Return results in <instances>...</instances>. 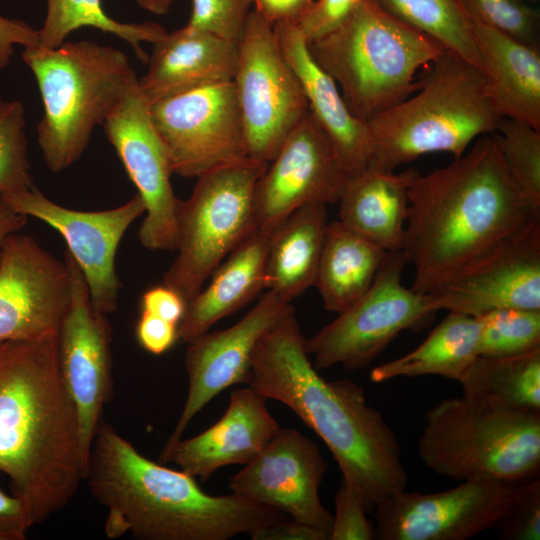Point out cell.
I'll return each instance as SVG.
<instances>
[{
  "mask_svg": "<svg viewBox=\"0 0 540 540\" xmlns=\"http://www.w3.org/2000/svg\"><path fill=\"white\" fill-rule=\"evenodd\" d=\"M479 329L476 317L448 312L417 348L375 367L371 380L436 375L459 382L479 356Z\"/></svg>",
  "mask_w": 540,
  "mask_h": 540,
  "instance_id": "cell-30",
  "label": "cell"
},
{
  "mask_svg": "<svg viewBox=\"0 0 540 540\" xmlns=\"http://www.w3.org/2000/svg\"><path fill=\"white\" fill-rule=\"evenodd\" d=\"M476 318L479 356H516L540 347V310L506 308Z\"/></svg>",
  "mask_w": 540,
  "mask_h": 540,
  "instance_id": "cell-34",
  "label": "cell"
},
{
  "mask_svg": "<svg viewBox=\"0 0 540 540\" xmlns=\"http://www.w3.org/2000/svg\"><path fill=\"white\" fill-rule=\"evenodd\" d=\"M252 4L253 0H192L188 25L238 43Z\"/></svg>",
  "mask_w": 540,
  "mask_h": 540,
  "instance_id": "cell-38",
  "label": "cell"
},
{
  "mask_svg": "<svg viewBox=\"0 0 540 540\" xmlns=\"http://www.w3.org/2000/svg\"><path fill=\"white\" fill-rule=\"evenodd\" d=\"M513 486L493 480H466L436 493H394L381 499L373 510V539L467 540L499 526Z\"/></svg>",
  "mask_w": 540,
  "mask_h": 540,
  "instance_id": "cell-13",
  "label": "cell"
},
{
  "mask_svg": "<svg viewBox=\"0 0 540 540\" xmlns=\"http://www.w3.org/2000/svg\"><path fill=\"white\" fill-rule=\"evenodd\" d=\"M472 25L495 111L540 131L539 47L478 21Z\"/></svg>",
  "mask_w": 540,
  "mask_h": 540,
  "instance_id": "cell-25",
  "label": "cell"
},
{
  "mask_svg": "<svg viewBox=\"0 0 540 540\" xmlns=\"http://www.w3.org/2000/svg\"><path fill=\"white\" fill-rule=\"evenodd\" d=\"M233 79L249 158L269 163L309 111L303 87L283 55L273 24L251 10L237 43Z\"/></svg>",
  "mask_w": 540,
  "mask_h": 540,
  "instance_id": "cell-10",
  "label": "cell"
},
{
  "mask_svg": "<svg viewBox=\"0 0 540 540\" xmlns=\"http://www.w3.org/2000/svg\"><path fill=\"white\" fill-rule=\"evenodd\" d=\"M387 252L341 221L326 228L314 286L327 311L341 313L373 283Z\"/></svg>",
  "mask_w": 540,
  "mask_h": 540,
  "instance_id": "cell-29",
  "label": "cell"
},
{
  "mask_svg": "<svg viewBox=\"0 0 540 540\" xmlns=\"http://www.w3.org/2000/svg\"><path fill=\"white\" fill-rule=\"evenodd\" d=\"M21 57L43 104L38 145L48 169L62 172L83 155L95 127L139 78L122 50L92 41L27 47Z\"/></svg>",
  "mask_w": 540,
  "mask_h": 540,
  "instance_id": "cell-6",
  "label": "cell"
},
{
  "mask_svg": "<svg viewBox=\"0 0 540 540\" xmlns=\"http://www.w3.org/2000/svg\"><path fill=\"white\" fill-rule=\"evenodd\" d=\"M501 540L540 539V480L514 484L508 509L499 526Z\"/></svg>",
  "mask_w": 540,
  "mask_h": 540,
  "instance_id": "cell-39",
  "label": "cell"
},
{
  "mask_svg": "<svg viewBox=\"0 0 540 540\" xmlns=\"http://www.w3.org/2000/svg\"><path fill=\"white\" fill-rule=\"evenodd\" d=\"M427 294L434 312L479 317L506 308L540 310V219L506 236Z\"/></svg>",
  "mask_w": 540,
  "mask_h": 540,
  "instance_id": "cell-16",
  "label": "cell"
},
{
  "mask_svg": "<svg viewBox=\"0 0 540 540\" xmlns=\"http://www.w3.org/2000/svg\"><path fill=\"white\" fill-rule=\"evenodd\" d=\"M102 126L145 205V217L138 230L139 242L151 251H175L179 199L171 185L173 172L166 147L139 81Z\"/></svg>",
  "mask_w": 540,
  "mask_h": 540,
  "instance_id": "cell-15",
  "label": "cell"
},
{
  "mask_svg": "<svg viewBox=\"0 0 540 540\" xmlns=\"http://www.w3.org/2000/svg\"><path fill=\"white\" fill-rule=\"evenodd\" d=\"M252 540H330L324 531L296 520H281L251 533Z\"/></svg>",
  "mask_w": 540,
  "mask_h": 540,
  "instance_id": "cell-46",
  "label": "cell"
},
{
  "mask_svg": "<svg viewBox=\"0 0 540 540\" xmlns=\"http://www.w3.org/2000/svg\"><path fill=\"white\" fill-rule=\"evenodd\" d=\"M350 175L308 111L258 178L253 192L256 229L271 232L307 204L338 203Z\"/></svg>",
  "mask_w": 540,
  "mask_h": 540,
  "instance_id": "cell-18",
  "label": "cell"
},
{
  "mask_svg": "<svg viewBox=\"0 0 540 540\" xmlns=\"http://www.w3.org/2000/svg\"><path fill=\"white\" fill-rule=\"evenodd\" d=\"M267 400L249 385L234 390L216 423L196 436L166 444L160 462L177 464L202 481L224 466L248 464L280 428L267 408Z\"/></svg>",
  "mask_w": 540,
  "mask_h": 540,
  "instance_id": "cell-22",
  "label": "cell"
},
{
  "mask_svg": "<svg viewBox=\"0 0 540 540\" xmlns=\"http://www.w3.org/2000/svg\"><path fill=\"white\" fill-rule=\"evenodd\" d=\"M268 163L252 158L197 177L190 197L178 201L177 255L163 284L188 303L218 265L256 230L253 192Z\"/></svg>",
  "mask_w": 540,
  "mask_h": 540,
  "instance_id": "cell-9",
  "label": "cell"
},
{
  "mask_svg": "<svg viewBox=\"0 0 540 540\" xmlns=\"http://www.w3.org/2000/svg\"><path fill=\"white\" fill-rule=\"evenodd\" d=\"M459 383L462 395L540 412V347L516 356H478Z\"/></svg>",
  "mask_w": 540,
  "mask_h": 540,
  "instance_id": "cell-31",
  "label": "cell"
},
{
  "mask_svg": "<svg viewBox=\"0 0 540 540\" xmlns=\"http://www.w3.org/2000/svg\"><path fill=\"white\" fill-rule=\"evenodd\" d=\"M0 199L15 212L37 218L59 232L86 280L92 306L106 315L116 311L121 288L115 267L117 250L131 224L145 214L138 193L120 206L101 211L64 207L35 186L2 194Z\"/></svg>",
  "mask_w": 540,
  "mask_h": 540,
  "instance_id": "cell-14",
  "label": "cell"
},
{
  "mask_svg": "<svg viewBox=\"0 0 540 540\" xmlns=\"http://www.w3.org/2000/svg\"><path fill=\"white\" fill-rule=\"evenodd\" d=\"M28 217L15 212L0 199V256L4 239L12 233L19 232L27 224Z\"/></svg>",
  "mask_w": 540,
  "mask_h": 540,
  "instance_id": "cell-48",
  "label": "cell"
},
{
  "mask_svg": "<svg viewBox=\"0 0 540 540\" xmlns=\"http://www.w3.org/2000/svg\"><path fill=\"white\" fill-rule=\"evenodd\" d=\"M273 29L303 87L309 112L329 139L344 170L352 176L368 168L372 141L367 122L350 111L335 81L310 54L308 42L295 23H276Z\"/></svg>",
  "mask_w": 540,
  "mask_h": 540,
  "instance_id": "cell-23",
  "label": "cell"
},
{
  "mask_svg": "<svg viewBox=\"0 0 540 540\" xmlns=\"http://www.w3.org/2000/svg\"><path fill=\"white\" fill-rule=\"evenodd\" d=\"M424 418L418 454L438 475L512 484L539 475L540 412L462 395L441 400Z\"/></svg>",
  "mask_w": 540,
  "mask_h": 540,
  "instance_id": "cell-8",
  "label": "cell"
},
{
  "mask_svg": "<svg viewBox=\"0 0 540 540\" xmlns=\"http://www.w3.org/2000/svg\"><path fill=\"white\" fill-rule=\"evenodd\" d=\"M330 540H371L373 524L356 490L342 478L335 493Z\"/></svg>",
  "mask_w": 540,
  "mask_h": 540,
  "instance_id": "cell-40",
  "label": "cell"
},
{
  "mask_svg": "<svg viewBox=\"0 0 540 540\" xmlns=\"http://www.w3.org/2000/svg\"><path fill=\"white\" fill-rule=\"evenodd\" d=\"M135 2L152 14L164 15L169 12L174 0H135Z\"/></svg>",
  "mask_w": 540,
  "mask_h": 540,
  "instance_id": "cell-49",
  "label": "cell"
},
{
  "mask_svg": "<svg viewBox=\"0 0 540 540\" xmlns=\"http://www.w3.org/2000/svg\"><path fill=\"white\" fill-rule=\"evenodd\" d=\"M57 335L0 343V472L33 525L70 503L87 469Z\"/></svg>",
  "mask_w": 540,
  "mask_h": 540,
  "instance_id": "cell-3",
  "label": "cell"
},
{
  "mask_svg": "<svg viewBox=\"0 0 540 540\" xmlns=\"http://www.w3.org/2000/svg\"><path fill=\"white\" fill-rule=\"evenodd\" d=\"M247 385L286 405L319 436L367 513L381 499L405 490L408 474L394 431L360 385L320 376L295 309L258 341Z\"/></svg>",
  "mask_w": 540,
  "mask_h": 540,
  "instance_id": "cell-1",
  "label": "cell"
},
{
  "mask_svg": "<svg viewBox=\"0 0 540 540\" xmlns=\"http://www.w3.org/2000/svg\"><path fill=\"white\" fill-rule=\"evenodd\" d=\"M150 105L173 174L197 178L248 158L233 81L195 88Z\"/></svg>",
  "mask_w": 540,
  "mask_h": 540,
  "instance_id": "cell-12",
  "label": "cell"
},
{
  "mask_svg": "<svg viewBox=\"0 0 540 540\" xmlns=\"http://www.w3.org/2000/svg\"><path fill=\"white\" fill-rule=\"evenodd\" d=\"M471 20L539 47V14L523 0H463Z\"/></svg>",
  "mask_w": 540,
  "mask_h": 540,
  "instance_id": "cell-37",
  "label": "cell"
},
{
  "mask_svg": "<svg viewBox=\"0 0 540 540\" xmlns=\"http://www.w3.org/2000/svg\"><path fill=\"white\" fill-rule=\"evenodd\" d=\"M47 13L43 26L38 29L39 46L55 48L66 37L82 27H92L111 33L127 42L137 58L147 63L149 56L142 43H155L167 34L159 24L152 22L123 23L108 16L101 0H46Z\"/></svg>",
  "mask_w": 540,
  "mask_h": 540,
  "instance_id": "cell-32",
  "label": "cell"
},
{
  "mask_svg": "<svg viewBox=\"0 0 540 540\" xmlns=\"http://www.w3.org/2000/svg\"><path fill=\"white\" fill-rule=\"evenodd\" d=\"M270 234L254 230L218 265L210 282L187 303L178 325L179 339L189 343L266 289Z\"/></svg>",
  "mask_w": 540,
  "mask_h": 540,
  "instance_id": "cell-26",
  "label": "cell"
},
{
  "mask_svg": "<svg viewBox=\"0 0 540 540\" xmlns=\"http://www.w3.org/2000/svg\"><path fill=\"white\" fill-rule=\"evenodd\" d=\"M71 300L66 262L15 232L0 256V343L58 333Z\"/></svg>",
  "mask_w": 540,
  "mask_h": 540,
  "instance_id": "cell-19",
  "label": "cell"
},
{
  "mask_svg": "<svg viewBox=\"0 0 540 540\" xmlns=\"http://www.w3.org/2000/svg\"><path fill=\"white\" fill-rule=\"evenodd\" d=\"M540 219L506 169L492 134L408 188L402 252L414 268L412 289L427 294L506 236Z\"/></svg>",
  "mask_w": 540,
  "mask_h": 540,
  "instance_id": "cell-2",
  "label": "cell"
},
{
  "mask_svg": "<svg viewBox=\"0 0 540 540\" xmlns=\"http://www.w3.org/2000/svg\"><path fill=\"white\" fill-rule=\"evenodd\" d=\"M492 136L509 174L540 206V131L512 119L501 118Z\"/></svg>",
  "mask_w": 540,
  "mask_h": 540,
  "instance_id": "cell-35",
  "label": "cell"
},
{
  "mask_svg": "<svg viewBox=\"0 0 540 540\" xmlns=\"http://www.w3.org/2000/svg\"><path fill=\"white\" fill-rule=\"evenodd\" d=\"M19 45L23 48L39 45L38 29L0 14V70L8 66Z\"/></svg>",
  "mask_w": 540,
  "mask_h": 540,
  "instance_id": "cell-45",
  "label": "cell"
},
{
  "mask_svg": "<svg viewBox=\"0 0 540 540\" xmlns=\"http://www.w3.org/2000/svg\"><path fill=\"white\" fill-rule=\"evenodd\" d=\"M25 124L22 102L0 97V195L34 186L27 155Z\"/></svg>",
  "mask_w": 540,
  "mask_h": 540,
  "instance_id": "cell-36",
  "label": "cell"
},
{
  "mask_svg": "<svg viewBox=\"0 0 540 540\" xmlns=\"http://www.w3.org/2000/svg\"><path fill=\"white\" fill-rule=\"evenodd\" d=\"M328 223L327 205L314 203L296 209L271 231L266 290L291 303L314 286Z\"/></svg>",
  "mask_w": 540,
  "mask_h": 540,
  "instance_id": "cell-28",
  "label": "cell"
},
{
  "mask_svg": "<svg viewBox=\"0 0 540 540\" xmlns=\"http://www.w3.org/2000/svg\"><path fill=\"white\" fill-rule=\"evenodd\" d=\"M237 43L186 25L153 43L141 92L152 104L195 88L233 81Z\"/></svg>",
  "mask_w": 540,
  "mask_h": 540,
  "instance_id": "cell-24",
  "label": "cell"
},
{
  "mask_svg": "<svg viewBox=\"0 0 540 540\" xmlns=\"http://www.w3.org/2000/svg\"><path fill=\"white\" fill-rule=\"evenodd\" d=\"M140 309L166 321L179 325L187 302L173 288L163 284L147 289L141 296Z\"/></svg>",
  "mask_w": 540,
  "mask_h": 540,
  "instance_id": "cell-43",
  "label": "cell"
},
{
  "mask_svg": "<svg viewBox=\"0 0 540 540\" xmlns=\"http://www.w3.org/2000/svg\"><path fill=\"white\" fill-rule=\"evenodd\" d=\"M32 526L24 502L0 489V540H23Z\"/></svg>",
  "mask_w": 540,
  "mask_h": 540,
  "instance_id": "cell-44",
  "label": "cell"
},
{
  "mask_svg": "<svg viewBox=\"0 0 540 540\" xmlns=\"http://www.w3.org/2000/svg\"><path fill=\"white\" fill-rule=\"evenodd\" d=\"M419 172L368 167L349 177L338 201L339 221L386 252L401 251L408 188Z\"/></svg>",
  "mask_w": 540,
  "mask_h": 540,
  "instance_id": "cell-27",
  "label": "cell"
},
{
  "mask_svg": "<svg viewBox=\"0 0 540 540\" xmlns=\"http://www.w3.org/2000/svg\"><path fill=\"white\" fill-rule=\"evenodd\" d=\"M327 467L313 440L297 429L279 428L262 451L229 479V488L330 537L333 516L319 495Z\"/></svg>",
  "mask_w": 540,
  "mask_h": 540,
  "instance_id": "cell-20",
  "label": "cell"
},
{
  "mask_svg": "<svg viewBox=\"0 0 540 540\" xmlns=\"http://www.w3.org/2000/svg\"><path fill=\"white\" fill-rule=\"evenodd\" d=\"M363 0H316L296 23L308 43L336 30Z\"/></svg>",
  "mask_w": 540,
  "mask_h": 540,
  "instance_id": "cell-41",
  "label": "cell"
},
{
  "mask_svg": "<svg viewBox=\"0 0 540 540\" xmlns=\"http://www.w3.org/2000/svg\"><path fill=\"white\" fill-rule=\"evenodd\" d=\"M350 111L368 121L419 88L417 70L445 49L423 32L363 0L336 30L308 43Z\"/></svg>",
  "mask_w": 540,
  "mask_h": 540,
  "instance_id": "cell-7",
  "label": "cell"
},
{
  "mask_svg": "<svg viewBox=\"0 0 540 540\" xmlns=\"http://www.w3.org/2000/svg\"><path fill=\"white\" fill-rule=\"evenodd\" d=\"M135 336L145 351L161 355L179 339L178 325L141 311L135 326Z\"/></svg>",
  "mask_w": 540,
  "mask_h": 540,
  "instance_id": "cell-42",
  "label": "cell"
},
{
  "mask_svg": "<svg viewBox=\"0 0 540 540\" xmlns=\"http://www.w3.org/2000/svg\"><path fill=\"white\" fill-rule=\"evenodd\" d=\"M71 278V300L57 335L61 376L77 416L82 447L89 451L112 395V329L108 315L91 304L86 280L65 250Z\"/></svg>",
  "mask_w": 540,
  "mask_h": 540,
  "instance_id": "cell-17",
  "label": "cell"
},
{
  "mask_svg": "<svg viewBox=\"0 0 540 540\" xmlns=\"http://www.w3.org/2000/svg\"><path fill=\"white\" fill-rule=\"evenodd\" d=\"M429 65L414 95L367 121L369 167L391 172L434 152L458 158L475 140L495 132L501 117L482 70L448 50Z\"/></svg>",
  "mask_w": 540,
  "mask_h": 540,
  "instance_id": "cell-5",
  "label": "cell"
},
{
  "mask_svg": "<svg viewBox=\"0 0 540 540\" xmlns=\"http://www.w3.org/2000/svg\"><path fill=\"white\" fill-rule=\"evenodd\" d=\"M408 264L402 251L387 252L368 290L311 338L306 350L317 370L367 367L403 330L435 313L428 294L402 284Z\"/></svg>",
  "mask_w": 540,
  "mask_h": 540,
  "instance_id": "cell-11",
  "label": "cell"
},
{
  "mask_svg": "<svg viewBox=\"0 0 540 540\" xmlns=\"http://www.w3.org/2000/svg\"><path fill=\"white\" fill-rule=\"evenodd\" d=\"M293 309L291 303L266 290L238 322L223 330L208 331L188 343L187 397L166 444L181 439L196 414L220 392L235 384L248 383L258 341Z\"/></svg>",
  "mask_w": 540,
  "mask_h": 540,
  "instance_id": "cell-21",
  "label": "cell"
},
{
  "mask_svg": "<svg viewBox=\"0 0 540 540\" xmlns=\"http://www.w3.org/2000/svg\"><path fill=\"white\" fill-rule=\"evenodd\" d=\"M483 72L472 20L463 0H372Z\"/></svg>",
  "mask_w": 540,
  "mask_h": 540,
  "instance_id": "cell-33",
  "label": "cell"
},
{
  "mask_svg": "<svg viewBox=\"0 0 540 540\" xmlns=\"http://www.w3.org/2000/svg\"><path fill=\"white\" fill-rule=\"evenodd\" d=\"M315 0H253L255 10L271 24L297 23Z\"/></svg>",
  "mask_w": 540,
  "mask_h": 540,
  "instance_id": "cell-47",
  "label": "cell"
},
{
  "mask_svg": "<svg viewBox=\"0 0 540 540\" xmlns=\"http://www.w3.org/2000/svg\"><path fill=\"white\" fill-rule=\"evenodd\" d=\"M84 481L107 510L108 538L227 540L285 519L281 511L232 493L210 495L195 477L146 458L101 420Z\"/></svg>",
  "mask_w": 540,
  "mask_h": 540,
  "instance_id": "cell-4",
  "label": "cell"
}]
</instances>
